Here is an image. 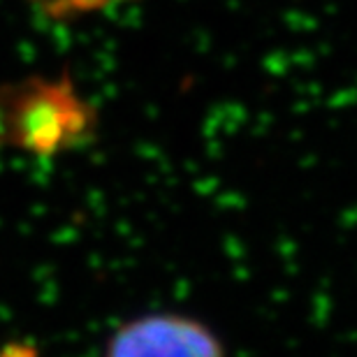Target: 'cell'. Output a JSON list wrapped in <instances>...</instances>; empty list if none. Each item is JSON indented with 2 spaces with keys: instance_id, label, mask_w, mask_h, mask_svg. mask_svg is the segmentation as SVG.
I'll return each instance as SVG.
<instances>
[{
  "instance_id": "obj_2",
  "label": "cell",
  "mask_w": 357,
  "mask_h": 357,
  "mask_svg": "<svg viewBox=\"0 0 357 357\" xmlns=\"http://www.w3.org/2000/svg\"><path fill=\"white\" fill-rule=\"evenodd\" d=\"M105 357H227L223 339L185 313H146L112 334Z\"/></svg>"
},
{
  "instance_id": "obj_1",
  "label": "cell",
  "mask_w": 357,
  "mask_h": 357,
  "mask_svg": "<svg viewBox=\"0 0 357 357\" xmlns=\"http://www.w3.org/2000/svg\"><path fill=\"white\" fill-rule=\"evenodd\" d=\"M7 109V126L17 142L35 151L68 146L91 128V109L68 82H28L14 89Z\"/></svg>"
},
{
  "instance_id": "obj_3",
  "label": "cell",
  "mask_w": 357,
  "mask_h": 357,
  "mask_svg": "<svg viewBox=\"0 0 357 357\" xmlns=\"http://www.w3.org/2000/svg\"><path fill=\"white\" fill-rule=\"evenodd\" d=\"M47 7L49 12L66 14V12H91L100 10V7L114 3V0H38Z\"/></svg>"
}]
</instances>
